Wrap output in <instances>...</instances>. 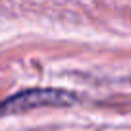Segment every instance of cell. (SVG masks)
<instances>
[{"instance_id": "obj_1", "label": "cell", "mask_w": 131, "mask_h": 131, "mask_svg": "<svg viewBox=\"0 0 131 131\" xmlns=\"http://www.w3.org/2000/svg\"><path fill=\"white\" fill-rule=\"evenodd\" d=\"M77 102V94L64 89H27L8 96L0 102V116L21 114L35 108L71 106Z\"/></svg>"}]
</instances>
